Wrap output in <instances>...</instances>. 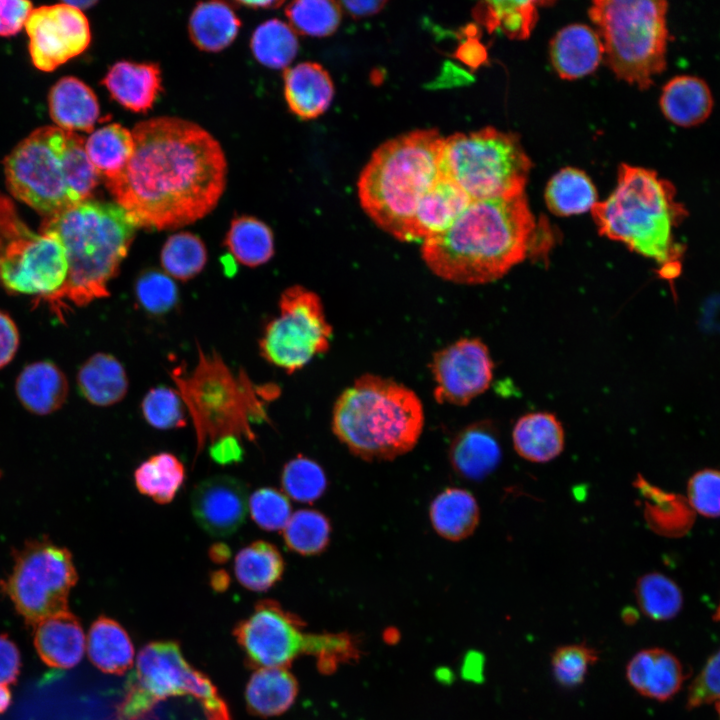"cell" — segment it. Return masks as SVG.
Returning <instances> with one entry per match:
<instances>
[{
    "mask_svg": "<svg viewBox=\"0 0 720 720\" xmlns=\"http://www.w3.org/2000/svg\"><path fill=\"white\" fill-rule=\"evenodd\" d=\"M134 151L106 186L138 227L175 229L217 205L227 177L219 142L194 122L156 117L132 130Z\"/></svg>",
    "mask_w": 720,
    "mask_h": 720,
    "instance_id": "6da1fadb",
    "label": "cell"
},
{
    "mask_svg": "<svg viewBox=\"0 0 720 720\" xmlns=\"http://www.w3.org/2000/svg\"><path fill=\"white\" fill-rule=\"evenodd\" d=\"M536 227L524 194L471 201L447 230L422 242L421 254L442 279L484 284L525 259Z\"/></svg>",
    "mask_w": 720,
    "mask_h": 720,
    "instance_id": "7a4b0ae2",
    "label": "cell"
},
{
    "mask_svg": "<svg viewBox=\"0 0 720 720\" xmlns=\"http://www.w3.org/2000/svg\"><path fill=\"white\" fill-rule=\"evenodd\" d=\"M139 228L116 202L84 200L44 218L41 232L61 240L67 256L68 274L62 288L44 298L61 320L67 310L109 296L108 283Z\"/></svg>",
    "mask_w": 720,
    "mask_h": 720,
    "instance_id": "3957f363",
    "label": "cell"
},
{
    "mask_svg": "<svg viewBox=\"0 0 720 720\" xmlns=\"http://www.w3.org/2000/svg\"><path fill=\"white\" fill-rule=\"evenodd\" d=\"M443 143L434 129L398 136L378 147L360 174L362 208L381 229L401 241H414L417 206L441 177Z\"/></svg>",
    "mask_w": 720,
    "mask_h": 720,
    "instance_id": "277c9868",
    "label": "cell"
},
{
    "mask_svg": "<svg viewBox=\"0 0 720 720\" xmlns=\"http://www.w3.org/2000/svg\"><path fill=\"white\" fill-rule=\"evenodd\" d=\"M591 211L601 235L655 260L664 277L679 270L672 231L687 213L672 183L655 171L621 164L615 190Z\"/></svg>",
    "mask_w": 720,
    "mask_h": 720,
    "instance_id": "5b68a950",
    "label": "cell"
},
{
    "mask_svg": "<svg viewBox=\"0 0 720 720\" xmlns=\"http://www.w3.org/2000/svg\"><path fill=\"white\" fill-rule=\"evenodd\" d=\"M424 426L423 406L414 391L375 375L359 377L337 399L332 429L354 455L393 460L417 444Z\"/></svg>",
    "mask_w": 720,
    "mask_h": 720,
    "instance_id": "8992f818",
    "label": "cell"
},
{
    "mask_svg": "<svg viewBox=\"0 0 720 720\" xmlns=\"http://www.w3.org/2000/svg\"><path fill=\"white\" fill-rule=\"evenodd\" d=\"M668 3L663 0H597L589 9L606 61L616 76L640 89L666 67Z\"/></svg>",
    "mask_w": 720,
    "mask_h": 720,
    "instance_id": "52a82bcc",
    "label": "cell"
},
{
    "mask_svg": "<svg viewBox=\"0 0 720 720\" xmlns=\"http://www.w3.org/2000/svg\"><path fill=\"white\" fill-rule=\"evenodd\" d=\"M531 168L519 139L494 128L444 138L441 174L471 201L524 194Z\"/></svg>",
    "mask_w": 720,
    "mask_h": 720,
    "instance_id": "ba28073f",
    "label": "cell"
},
{
    "mask_svg": "<svg viewBox=\"0 0 720 720\" xmlns=\"http://www.w3.org/2000/svg\"><path fill=\"white\" fill-rule=\"evenodd\" d=\"M186 695L198 701L206 720H232L217 688L185 660L177 643L152 642L138 654L116 716L118 720H143L159 702Z\"/></svg>",
    "mask_w": 720,
    "mask_h": 720,
    "instance_id": "9c48e42d",
    "label": "cell"
},
{
    "mask_svg": "<svg viewBox=\"0 0 720 720\" xmlns=\"http://www.w3.org/2000/svg\"><path fill=\"white\" fill-rule=\"evenodd\" d=\"M68 274L65 248L53 233L37 234L0 194V280L14 293L44 299L62 288Z\"/></svg>",
    "mask_w": 720,
    "mask_h": 720,
    "instance_id": "30bf717a",
    "label": "cell"
},
{
    "mask_svg": "<svg viewBox=\"0 0 720 720\" xmlns=\"http://www.w3.org/2000/svg\"><path fill=\"white\" fill-rule=\"evenodd\" d=\"M78 574L70 551L48 539H32L14 551L12 570L3 583L16 611L35 626L68 610V596Z\"/></svg>",
    "mask_w": 720,
    "mask_h": 720,
    "instance_id": "8fae6325",
    "label": "cell"
},
{
    "mask_svg": "<svg viewBox=\"0 0 720 720\" xmlns=\"http://www.w3.org/2000/svg\"><path fill=\"white\" fill-rule=\"evenodd\" d=\"M175 381L180 388L186 408L194 419L198 435V448L202 449L206 438L212 443L227 436H252L247 418L255 408L252 391L247 381L236 379L217 357L201 353L196 370L189 378Z\"/></svg>",
    "mask_w": 720,
    "mask_h": 720,
    "instance_id": "7c38bea8",
    "label": "cell"
},
{
    "mask_svg": "<svg viewBox=\"0 0 720 720\" xmlns=\"http://www.w3.org/2000/svg\"><path fill=\"white\" fill-rule=\"evenodd\" d=\"M67 130L36 129L6 157L4 172L10 193L45 217L76 205L63 161Z\"/></svg>",
    "mask_w": 720,
    "mask_h": 720,
    "instance_id": "4fadbf2b",
    "label": "cell"
},
{
    "mask_svg": "<svg viewBox=\"0 0 720 720\" xmlns=\"http://www.w3.org/2000/svg\"><path fill=\"white\" fill-rule=\"evenodd\" d=\"M279 309L265 328L260 350L268 362L293 373L328 350L332 328L319 296L304 287L286 289Z\"/></svg>",
    "mask_w": 720,
    "mask_h": 720,
    "instance_id": "5bb4252c",
    "label": "cell"
},
{
    "mask_svg": "<svg viewBox=\"0 0 720 720\" xmlns=\"http://www.w3.org/2000/svg\"><path fill=\"white\" fill-rule=\"evenodd\" d=\"M302 620L274 600H261L234 629L248 663L257 669L288 665L305 651Z\"/></svg>",
    "mask_w": 720,
    "mask_h": 720,
    "instance_id": "9a60e30c",
    "label": "cell"
},
{
    "mask_svg": "<svg viewBox=\"0 0 720 720\" xmlns=\"http://www.w3.org/2000/svg\"><path fill=\"white\" fill-rule=\"evenodd\" d=\"M25 28L32 62L45 72L81 54L91 40L86 16L67 2L33 9Z\"/></svg>",
    "mask_w": 720,
    "mask_h": 720,
    "instance_id": "2e32d148",
    "label": "cell"
},
{
    "mask_svg": "<svg viewBox=\"0 0 720 720\" xmlns=\"http://www.w3.org/2000/svg\"><path fill=\"white\" fill-rule=\"evenodd\" d=\"M431 370L436 384L435 399L464 406L488 389L493 362L481 340L463 338L436 352Z\"/></svg>",
    "mask_w": 720,
    "mask_h": 720,
    "instance_id": "e0dca14e",
    "label": "cell"
},
{
    "mask_svg": "<svg viewBox=\"0 0 720 720\" xmlns=\"http://www.w3.org/2000/svg\"><path fill=\"white\" fill-rule=\"evenodd\" d=\"M248 501V488L243 481L228 475H216L194 487L191 509L195 521L206 533L226 537L244 523Z\"/></svg>",
    "mask_w": 720,
    "mask_h": 720,
    "instance_id": "ac0fdd59",
    "label": "cell"
},
{
    "mask_svg": "<svg viewBox=\"0 0 720 720\" xmlns=\"http://www.w3.org/2000/svg\"><path fill=\"white\" fill-rule=\"evenodd\" d=\"M625 676L641 696L663 702L677 694L686 679V672L671 652L654 647L634 654L627 662Z\"/></svg>",
    "mask_w": 720,
    "mask_h": 720,
    "instance_id": "d6986e66",
    "label": "cell"
},
{
    "mask_svg": "<svg viewBox=\"0 0 720 720\" xmlns=\"http://www.w3.org/2000/svg\"><path fill=\"white\" fill-rule=\"evenodd\" d=\"M501 458L498 430L487 420L462 429L449 449V461L455 473L471 481L487 477L497 468Z\"/></svg>",
    "mask_w": 720,
    "mask_h": 720,
    "instance_id": "ffe728a7",
    "label": "cell"
},
{
    "mask_svg": "<svg viewBox=\"0 0 720 720\" xmlns=\"http://www.w3.org/2000/svg\"><path fill=\"white\" fill-rule=\"evenodd\" d=\"M34 645L45 664L68 669L82 659L85 636L78 619L64 610L42 619L34 626Z\"/></svg>",
    "mask_w": 720,
    "mask_h": 720,
    "instance_id": "44dd1931",
    "label": "cell"
},
{
    "mask_svg": "<svg viewBox=\"0 0 720 720\" xmlns=\"http://www.w3.org/2000/svg\"><path fill=\"white\" fill-rule=\"evenodd\" d=\"M551 60L563 79H577L593 72L604 55L602 41L595 31L582 24L561 29L551 41Z\"/></svg>",
    "mask_w": 720,
    "mask_h": 720,
    "instance_id": "7402d4cb",
    "label": "cell"
},
{
    "mask_svg": "<svg viewBox=\"0 0 720 720\" xmlns=\"http://www.w3.org/2000/svg\"><path fill=\"white\" fill-rule=\"evenodd\" d=\"M284 95L294 114L302 119H313L328 109L334 85L322 65L302 62L285 70Z\"/></svg>",
    "mask_w": 720,
    "mask_h": 720,
    "instance_id": "603a6c76",
    "label": "cell"
},
{
    "mask_svg": "<svg viewBox=\"0 0 720 720\" xmlns=\"http://www.w3.org/2000/svg\"><path fill=\"white\" fill-rule=\"evenodd\" d=\"M102 83L119 104L133 112H145L161 90V71L155 63L119 61L110 67Z\"/></svg>",
    "mask_w": 720,
    "mask_h": 720,
    "instance_id": "cb8c5ba5",
    "label": "cell"
},
{
    "mask_svg": "<svg viewBox=\"0 0 720 720\" xmlns=\"http://www.w3.org/2000/svg\"><path fill=\"white\" fill-rule=\"evenodd\" d=\"M471 200L453 181L444 177L421 198L413 220L414 241H425L447 230Z\"/></svg>",
    "mask_w": 720,
    "mask_h": 720,
    "instance_id": "d4e9b609",
    "label": "cell"
},
{
    "mask_svg": "<svg viewBox=\"0 0 720 720\" xmlns=\"http://www.w3.org/2000/svg\"><path fill=\"white\" fill-rule=\"evenodd\" d=\"M16 395L25 409L48 415L62 407L68 395V381L61 369L50 361L27 365L16 380Z\"/></svg>",
    "mask_w": 720,
    "mask_h": 720,
    "instance_id": "484cf974",
    "label": "cell"
},
{
    "mask_svg": "<svg viewBox=\"0 0 720 720\" xmlns=\"http://www.w3.org/2000/svg\"><path fill=\"white\" fill-rule=\"evenodd\" d=\"M50 116L57 127L67 131L93 130L100 114L92 89L76 77L61 78L48 96Z\"/></svg>",
    "mask_w": 720,
    "mask_h": 720,
    "instance_id": "4316f807",
    "label": "cell"
},
{
    "mask_svg": "<svg viewBox=\"0 0 720 720\" xmlns=\"http://www.w3.org/2000/svg\"><path fill=\"white\" fill-rule=\"evenodd\" d=\"M660 107L673 124L689 128L703 123L713 109V97L707 83L692 75L670 79L662 89Z\"/></svg>",
    "mask_w": 720,
    "mask_h": 720,
    "instance_id": "83f0119b",
    "label": "cell"
},
{
    "mask_svg": "<svg viewBox=\"0 0 720 720\" xmlns=\"http://www.w3.org/2000/svg\"><path fill=\"white\" fill-rule=\"evenodd\" d=\"M512 441L519 456L530 462L545 463L563 451L564 429L552 413L532 412L517 420Z\"/></svg>",
    "mask_w": 720,
    "mask_h": 720,
    "instance_id": "f1b7e54d",
    "label": "cell"
},
{
    "mask_svg": "<svg viewBox=\"0 0 720 720\" xmlns=\"http://www.w3.org/2000/svg\"><path fill=\"white\" fill-rule=\"evenodd\" d=\"M298 683L288 668H259L250 677L245 698L251 713L272 717L286 712L295 702Z\"/></svg>",
    "mask_w": 720,
    "mask_h": 720,
    "instance_id": "f546056e",
    "label": "cell"
},
{
    "mask_svg": "<svg viewBox=\"0 0 720 720\" xmlns=\"http://www.w3.org/2000/svg\"><path fill=\"white\" fill-rule=\"evenodd\" d=\"M429 516L434 530L450 541L469 537L479 523V506L469 491L451 487L431 502Z\"/></svg>",
    "mask_w": 720,
    "mask_h": 720,
    "instance_id": "4dcf8cb0",
    "label": "cell"
},
{
    "mask_svg": "<svg viewBox=\"0 0 720 720\" xmlns=\"http://www.w3.org/2000/svg\"><path fill=\"white\" fill-rule=\"evenodd\" d=\"M77 385L91 404L110 406L124 398L128 379L124 367L114 356L96 353L79 369Z\"/></svg>",
    "mask_w": 720,
    "mask_h": 720,
    "instance_id": "1f68e13d",
    "label": "cell"
},
{
    "mask_svg": "<svg viewBox=\"0 0 720 720\" xmlns=\"http://www.w3.org/2000/svg\"><path fill=\"white\" fill-rule=\"evenodd\" d=\"M241 21L233 9L221 1L200 2L189 19V35L201 50L218 52L229 46L238 34Z\"/></svg>",
    "mask_w": 720,
    "mask_h": 720,
    "instance_id": "d6a6232c",
    "label": "cell"
},
{
    "mask_svg": "<svg viewBox=\"0 0 720 720\" xmlns=\"http://www.w3.org/2000/svg\"><path fill=\"white\" fill-rule=\"evenodd\" d=\"M91 662L101 671L120 675L133 663L134 648L123 627L101 616L91 626L87 641Z\"/></svg>",
    "mask_w": 720,
    "mask_h": 720,
    "instance_id": "836d02e7",
    "label": "cell"
},
{
    "mask_svg": "<svg viewBox=\"0 0 720 720\" xmlns=\"http://www.w3.org/2000/svg\"><path fill=\"white\" fill-rule=\"evenodd\" d=\"M234 572L242 586L251 591L263 592L280 581L284 560L273 544L259 540L238 552Z\"/></svg>",
    "mask_w": 720,
    "mask_h": 720,
    "instance_id": "e575fe53",
    "label": "cell"
},
{
    "mask_svg": "<svg viewBox=\"0 0 720 720\" xmlns=\"http://www.w3.org/2000/svg\"><path fill=\"white\" fill-rule=\"evenodd\" d=\"M545 201L555 215L571 216L591 210L597 203V193L583 171L567 167L550 179L545 190Z\"/></svg>",
    "mask_w": 720,
    "mask_h": 720,
    "instance_id": "d590c367",
    "label": "cell"
},
{
    "mask_svg": "<svg viewBox=\"0 0 720 720\" xmlns=\"http://www.w3.org/2000/svg\"><path fill=\"white\" fill-rule=\"evenodd\" d=\"M183 463L169 452L152 455L134 472L137 490L158 504L170 503L185 481Z\"/></svg>",
    "mask_w": 720,
    "mask_h": 720,
    "instance_id": "8d00e7d4",
    "label": "cell"
},
{
    "mask_svg": "<svg viewBox=\"0 0 720 720\" xmlns=\"http://www.w3.org/2000/svg\"><path fill=\"white\" fill-rule=\"evenodd\" d=\"M86 153L101 176L117 175L129 162L134 151L132 131L117 123L95 130L85 142Z\"/></svg>",
    "mask_w": 720,
    "mask_h": 720,
    "instance_id": "74e56055",
    "label": "cell"
},
{
    "mask_svg": "<svg viewBox=\"0 0 720 720\" xmlns=\"http://www.w3.org/2000/svg\"><path fill=\"white\" fill-rule=\"evenodd\" d=\"M225 245L238 262L248 267L262 265L274 254L271 229L251 216H240L232 220Z\"/></svg>",
    "mask_w": 720,
    "mask_h": 720,
    "instance_id": "f35d334b",
    "label": "cell"
},
{
    "mask_svg": "<svg viewBox=\"0 0 720 720\" xmlns=\"http://www.w3.org/2000/svg\"><path fill=\"white\" fill-rule=\"evenodd\" d=\"M537 1H485L474 9V17L489 32L501 30L510 38H527L536 22Z\"/></svg>",
    "mask_w": 720,
    "mask_h": 720,
    "instance_id": "ab89813d",
    "label": "cell"
},
{
    "mask_svg": "<svg viewBox=\"0 0 720 720\" xmlns=\"http://www.w3.org/2000/svg\"><path fill=\"white\" fill-rule=\"evenodd\" d=\"M250 47L259 63L280 69L288 66L296 56L298 40L290 25L279 19H270L255 29Z\"/></svg>",
    "mask_w": 720,
    "mask_h": 720,
    "instance_id": "60d3db41",
    "label": "cell"
},
{
    "mask_svg": "<svg viewBox=\"0 0 720 720\" xmlns=\"http://www.w3.org/2000/svg\"><path fill=\"white\" fill-rule=\"evenodd\" d=\"M635 596L641 611L655 621H666L678 615L683 596L678 585L669 577L651 572L640 577Z\"/></svg>",
    "mask_w": 720,
    "mask_h": 720,
    "instance_id": "b9f144b4",
    "label": "cell"
},
{
    "mask_svg": "<svg viewBox=\"0 0 720 720\" xmlns=\"http://www.w3.org/2000/svg\"><path fill=\"white\" fill-rule=\"evenodd\" d=\"M160 260L167 275L187 281L203 270L207 261V250L197 235L179 232L167 239Z\"/></svg>",
    "mask_w": 720,
    "mask_h": 720,
    "instance_id": "7bdbcfd3",
    "label": "cell"
},
{
    "mask_svg": "<svg viewBox=\"0 0 720 720\" xmlns=\"http://www.w3.org/2000/svg\"><path fill=\"white\" fill-rule=\"evenodd\" d=\"M330 534L331 526L327 517L312 509H300L292 513L283 528L287 547L305 556L324 551L329 543Z\"/></svg>",
    "mask_w": 720,
    "mask_h": 720,
    "instance_id": "ee69618b",
    "label": "cell"
},
{
    "mask_svg": "<svg viewBox=\"0 0 720 720\" xmlns=\"http://www.w3.org/2000/svg\"><path fill=\"white\" fill-rule=\"evenodd\" d=\"M339 2L327 0H297L285 8L295 33L323 37L335 32L341 19Z\"/></svg>",
    "mask_w": 720,
    "mask_h": 720,
    "instance_id": "f6af8a7d",
    "label": "cell"
},
{
    "mask_svg": "<svg viewBox=\"0 0 720 720\" xmlns=\"http://www.w3.org/2000/svg\"><path fill=\"white\" fill-rule=\"evenodd\" d=\"M281 485L287 497L308 503L324 493L327 479L318 463L305 456H297L284 466Z\"/></svg>",
    "mask_w": 720,
    "mask_h": 720,
    "instance_id": "bcb514c9",
    "label": "cell"
},
{
    "mask_svg": "<svg viewBox=\"0 0 720 720\" xmlns=\"http://www.w3.org/2000/svg\"><path fill=\"white\" fill-rule=\"evenodd\" d=\"M598 660L599 651L585 642L559 646L551 655L553 678L563 688L578 687Z\"/></svg>",
    "mask_w": 720,
    "mask_h": 720,
    "instance_id": "7dc6e473",
    "label": "cell"
},
{
    "mask_svg": "<svg viewBox=\"0 0 720 720\" xmlns=\"http://www.w3.org/2000/svg\"><path fill=\"white\" fill-rule=\"evenodd\" d=\"M186 409L179 392L165 386L151 389L141 403L146 422L163 430L183 427L187 422Z\"/></svg>",
    "mask_w": 720,
    "mask_h": 720,
    "instance_id": "c3c4849f",
    "label": "cell"
},
{
    "mask_svg": "<svg viewBox=\"0 0 720 720\" xmlns=\"http://www.w3.org/2000/svg\"><path fill=\"white\" fill-rule=\"evenodd\" d=\"M304 653L316 656L322 672H332L338 664L357 657L359 649L346 633L307 634Z\"/></svg>",
    "mask_w": 720,
    "mask_h": 720,
    "instance_id": "681fc988",
    "label": "cell"
},
{
    "mask_svg": "<svg viewBox=\"0 0 720 720\" xmlns=\"http://www.w3.org/2000/svg\"><path fill=\"white\" fill-rule=\"evenodd\" d=\"M248 510L254 522L264 530L276 531L286 526L292 512L288 497L275 488H260L248 501Z\"/></svg>",
    "mask_w": 720,
    "mask_h": 720,
    "instance_id": "f907efd6",
    "label": "cell"
},
{
    "mask_svg": "<svg viewBox=\"0 0 720 720\" xmlns=\"http://www.w3.org/2000/svg\"><path fill=\"white\" fill-rule=\"evenodd\" d=\"M136 296L143 308L153 314L168 312L176 304L177 287L165 273L150 270L136 282Z\"/></svg>",
    "mask_w": 720,
    "mask_h": 720,
    "instance_id": "816d5d0a",
    "label": "cell"
},
{
    "mask_svg": "<svg viewBox=\"0 0 720 720\" xmlns=\"http://www.w3.org/2000/svg\"><path fill=\"white\" fill-rule=\"evenodd\" d=\"M687 494L691 506L699 514L720 517V471L703 469L688 481Z\"/></svg>",
    "mask_w": 720,
    "mask_h": 720,
    "instance_id": "f5cc1de1",
    "label": "cell"
},
{
    "mask_svg": "<svg viewBox=\"0 0 720 720\" xmlns=\"http://www.w3.org/2000/svg\"><path fill=\"white\" fill-rule=\"evenodd\" d=\"M720 700V649L706 662L690 684L687 707L697 708Z\"/></svg>",
    "mask_w": 720,
    "mask_h": 720,
    "instance_id": "db71d44e",
    "label": "cell"
},
{
    "mask_svg": "<svg viewBox=\"0 0 720 720\" xmlns=\"http://www.w3.org/2000/svg\"><path fill=\"white\" fill-rule=\"evenodd\" d=\"M32 10V3L26 0H0V36L17 34Z\"/></svg>",
    "mask_w": 720,
    "mask_h": 720,
    "instance_id": "11a10c76",
    "label": "cell"
},
{
    "mask_svg": "<svg viewBox=\"0 0 720 720\" xmlns=\"http://www.w3.org/2000/svg\"><path fill=\"white\" fill-rule=\"evenodd\" d=\"M21 666L20 653L7 635H0V685L14 683Z\"/></svg>",
    "mask_w": 720,
    "mask_h": 720,
    "instance_id": "9f6ffc18",
    "label": "cell"
},
{
    "mask_svg": "<svg viewBox=\"0 0 720 720\" xmlns=\"http://www.w3.org/2000/svg\"><path fill=\"white\" fill-rule=\"evenodd\" d=\"M19 346V332L13 319L0 311V368L14 358Z\"/></svg>",
    "mask_w": 720,
    "mask_h": 720,
    "instance_id": "6f0895ef",
    "label": "cell"
},
{
    "mask_svg": "<svg viewBox=\"0 0 720 720\" xmlns=\"http://www.w3.org/2000/svg\"><path fill=\"white\" fill-rule=\"evenodd\" d=\"M210 454L220 464L238 462L242 457V447L237 437L227 436L212 443Z\"/></svg>",
    "mask_w": 720,
    "mask_h": 720,
    "instance_id": "680465c9",
    "label": "cell"
},
{
    "mask_svg": "<svg viewBox=\"0 0 720 720\" xmlns=\"http://www.w3.org/2000/svg\"><path fill=\"white\" fill-rule=\"evenodd\" d=\"M339 4L353 17H365L379 12L386 1H341Z\"/></svg>",
    "mask_w": 720,
    "mask_h": 720,
    "instance_id": "91938a15",
    "label": "cell"
},
{
    "mask_svg": "<svg viewBox=\"0 0 720 720\" xmlns=\"http://www.w3.org/2000/svg\"><path fill=\"white\" fill-rule=\"evenodd\" d=\"M209 555L216 563H223L230 557V550L226 545L216 544L210 548Z\"/></svg>",
    "mask_w": 720,
    "mask_h": 720,
    "instance_id": "94428289",
    "label": "cell"
},
{
    "mask_svg": "<svg viewBox=\"0 0 720 720\" xmlns=\"http://www.w3.org/2000/svg\"><path fill=\"white\" fill-rule=\"evenodd\" d=\"M238 4L248 8H277L283 4V1H239Z\"/></svg>",
    "mask_w": 720,
    "mask_h": 720,
    "instance_id": "6125c7cd",
    "label": "cell"
},
{
    "mask_svg": "<svg viewBox=\"0 0 720 720\" xmlns=\"http://www.w3.org/2000/svg\"><path fill=\"white\" fill-rule=\"evenodd\" d=\"M11 702V693L6 685H0V713L4 712Z\"/></svg>",
    "mask_w": 720,
    "mask_h": 720,
    "instance_id": "be15d7a7",
    "label": "cell"
},
{
    "mask_svg": "<svg viewBox=\"0 0 720 720\" xmlns=\"http://www.w3.org/2000/svg\"><path fill=\"white\" fill-rule=\"evenodd\" d=\"M68 4L76 7L77 9L81 10L83 8H88L95 4L94 1H81V2H67Z\"/></svg>",
    "mask_w": 720,
    "mask_h": 720,
    "instance_id": "e7e4bbea",
    "label": "cell"
},
{
    "mask_svg": "<svg viewBox=\"0 0 720 720\" xmlns=\"http://www.w3.org/2000/svg\"><path fill=\"white\" fill-rule=\"evenodd\" d=\"M713 619L720 623V601L713 615Z\"/></svg>",
    "mask_w": 720,
    "mask_h": 720,
    "instance_id": "03108f58",
    "label": "cell"
},
{
    "mask_svg": "<svg viewBox=\"0 0 720 720\" xmlns=\"http://www.w3.org/2000/svg\"><path fill=\"white\" fill-rule=\"evenodd\" d=\"M716 709L720 718V700L716 702Z\"/></svg>",
    "mask_w": 720,
    "mask_h": 720,
    "instance_id": "003e7915",
    "label": "cell"
}]
</instances>
